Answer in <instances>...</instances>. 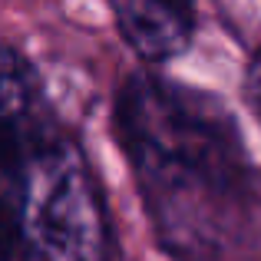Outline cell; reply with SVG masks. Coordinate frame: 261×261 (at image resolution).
Instances as JSON below:
<instances>
[{"label":"cell","instance_id":"1","mask_svg":"<svg viewBox=\"0 0 261 261\" xmlns=\"http://www.w3.org/2000/svg\"><path fill=\"white\" fill-rule=\"evenodd\" d=\"M116 133L155 235L185 261H212L248 192L238 122L218 96L136 73L116 99Z\"/></svg>","mask_w":261,"mask_h":261},{"label":"cell","instance_id":"2","mask_svg":"<svg viewBox=\"0 0 261 261\" xmlns=\"http://www.w3.org/2000/svg\"><path fill=\"white\" fill-rule=\"evenodd\" d=\"M13 261H113L99 182L66 129L43 146Z\"/></svg>","mask_w":261,"mask_h":261},{"label":"cell","instance_id":"3","mask_svg":"<svg viewBox=\"0 0 261 261\" xmlns=\"http://www.w3.org/2000/svg\"><path fill=\"white\" fill-rule=\"evenodd\" d=\"M63 129L30 60L0 46V261H13L43 146Z\"/></svg>","mask_w":261,"mask_h":261},{"label":"cell","instance_id":"4","mask_svg":"<svg viewBox=\"0 0 261 261\" xmlns=\"http://www.w3.org/2000/svg\"><path fill=\"white\" fill-rule=\"evenodd\" d=\"M122 40L146 63L182 57L195 37V0H106Z\"/></svg>","mask_w":261,"mask_h":261},{"label":"cell","instance_id":"5","mask_svg":"<svg viewBox=\"0 0 261 261\" xmlns=\"http://www.w3.org/2000/svg\"><path fill=\"white\" fill-rule=\"evenodd\" d=\"M245 93H248V102L255 109V116L261 119V46L251 57V66H248V76H245Z\"/></svg>","mask_w":261,"mask_h":261}]
</instances>
